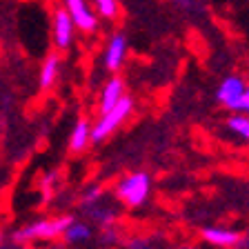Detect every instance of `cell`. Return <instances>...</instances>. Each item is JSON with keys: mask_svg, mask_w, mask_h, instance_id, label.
Masks as SVG:
<instances>
[{"mask_svg": "<svg viewBox=\"0 0 249 249\" xmlns=\"http://www.w3.org/2000/svg\"><path fill=\"white\" fill-rule=\"evenodd\" d=\"M124 96H127V93H124V80L123 78H118V76L109 78L107 83H105L103 91H100V111L111 109L114 105H118Z\"/></svg>", "mask_w": 249, "mask_h": 249, "instance_id": "9", "label": "cell"}, {"mask_svg": "<svg viewBox=\"0 0 249 249\" xmlns=\"http://www.w3.org/2000/svg\"><path fill=\"white\" fill-rule=\"evenodd\" d=\"M0 249H2V231H0Z\"/></svg>", "mask_w": 249, "mask_h": 249, "instance_id": "16", "label": "cell"}, {"mask_svg": "<svg viewBox=\"0 0 249 249\" xmlns=\"http://www.w3.org/2000/svg\"><path fill=\"white\" fill-rule=\"evenodd\" d=\"M73 36H76L73 20L69 18L67 9L62 5H58L52 14V40L56 45V49H60V52L69 49L73 42Z\"/></svg>", "mask_w": 249, "mask_h": 249, "instance_id": "6", "label": "cell"}, {"mask_svg": "<svg viewBox=\"0 0 249 249\" xmlns=\"http://www.w3.org/2000/svg\"><path fill=\"white\" fill-rule=\"evenodd\" d=\"M60 5L67 9L69 18L73 20L76 31H83V34H96V31H98L100 18L89 0H62Z\"/></svg>", "mask_w": 249, "mask_h": 249, "instance_id": "4", "label": "cell"}, {"mask_svg": "<svg viewBox=\"0 0 249 249\" xmlns=\"http://www.w3.org/2000/svg\"><path fill=\"white\" fill-rule=\"evenodd\" d=\"M245 89H247V83H245L240 76L231 73V76H227V78L220 80L218 91H216V98H218V103L223 105L225 109H229V111H240Z\"/></svg>", "mask_w": 249, "mask_h": 249, "instance_id": "5", "label": "cell"}, {"mask_svg": "<svg viewBox=\"0 0 249 249\" xmlns=\"http://www.w3.org/2000/svg\"><path fill=\"white\" fill-rule=\"evenodd\" d=\"M151 192V178L145 171H134V174H127L123 180L116 187V196L123 205L127 207H140L145 205L147 198Z\"/></svg>", "mask_w": 249, "mask_h": 249, "instance_id": "2", "label": "cell"}, {"mask_svg": "<svg viewBox=\"0 0 249 249\" xmlns=\"http://www.w3.org/2000/svg\"><path fill=\"white\" fill-rule=\"evenodd\" d=\"M60 65H62V58L60 53H49V56L42 60L40 65V73H38V85L40 89H49L56 85L58 76H60Z\"/></svg>", "mask_w": 249, "mask_h": 249, "instance_id": "10", "label": "cell"}, {"mask_svg": "<svg viewBox=\"0 0 249 249\" xmlns=\"http://www.w3.org/2000/svg\"><path fill=\"white\" fill-rule=\"evenodd\" d=\"M91 227L85 220H76V218H71L69 225L65 227V231H62V238L67 245H85L91 240Z\"/></svg>", "mask_w": 249, "mask_h": 249, "instance_id": "11", "label": "cell"}, {"mask_svg": "<svg viewBox=\"0 0 249 249\" xmlns=\"http://www.w3.org/2000/svg\"><path fill=\"white\" fill-rule=\"evenodd\" d=\"M227 129L231 131V134H236L238 138L247 140L249 142V114H233L231 118L227 120Z\"/></svg>", "mask_w": 249, "mask_h": 249, "instance_id": "14", "label": "cell"}, {"mask_svg": "<svg viewBox=\"0 0 249 249\" xmlns=\"http://www.w3.org/2000/svg\"><path fill=\"white\" fill-rule=\"evenodd\" d=\"M240 111H245V114H249V85H247V89H245L243 105H240Z\"/></svg>", "mask_w": 249, "mask_h": 249, "instance_id": "15", "label": "cell"}, {"mask_svg": "<svg viewBox=\"0 0 249 249\" xmlns=\"http://www.w3.org/2000/svg\"><path fill=\"white\" fill-rule=\"evenodd\" d=\"M202 240L209 245H213V247H223V249H231L238 245L240 236L243 233H238L236 229H227V227H205L200 231Z\"/></svg>", "mask_w": 249, "mask_h": 249, "instance_id": "8", "label": "cell"}, {"mask_svg": "<svg viewBox=\"0 0 249 249\" xmlns=\"http://www.w3.org/2000/svg\"><path fill=\"white\" fill-rule=\"evenodd\" d=\"M131 111H134V100H131L129 96H124L118 105H114V107L107 109V111H100V118L91 124V140L93 142L107 140L124 120L129 118Z\"/></svg>", "mask_w": 249, "mask_h": 249, "instance_id": "1", "label": "cell"}, {"mask_svg": "<svg viewBox=\"0 0 249 249\" xmlns=\"http://www.w3.org/2000/svg\"><path fill=\"white\" fill-rule=\"evenodd\" d=\"M89 142H91V124L85 118H78L71 134H69V149H71L73 154H78V151L87 149Z\"/></svg>", "mask_w": 249, "mask_h": 249, "instance_id": "12", "label": "cell"}, {"mask_svg": "<svg viewBox=\"0 0 249 249\" xmlns=\"http://www.w3.org/2000/svg\"><path fill=\"white\" fill-rule=\"evenodd\" d=\"M91 2V7L96 9V14H98V18H103V20H116L120 16V2L118 0H89Z\"/></svg>", "mask_w": 249, "mask_h": 249, "instance_id": "13", "label": "cell"}, {"mask_svg": "<svg viewBox=\"0 0 249 249\" xmlns=\"http://www.w3.org/2000/svg\"><path fill=\"white\" fill-rule=\"evenodd\" d=\"M71 216H58V218H42L36 223H29L16 231V240L27 243V240H53L60 238L65 227L69 225Z\"/></svg>", "mask_w": 249, "mask_h": 249, "instance_id": "3", "label": "cell"}, {"mask_svg": "<svg viewBox=\"0 0 249 249\" xmlns=\"http://www.w3.org/2000/svg\"><path fill=\"white\" fill-rule=\"evenodd\" d=\"M127 52H129V42H127V36L124 34H114L109 36L107 47H105L103 53V65L109 73L120 71V67L127 60Z\"/></svg>", "mask_w": 249, "mask_h": 249, "instance_id": "7", "label": "cell"}]
</instances>
